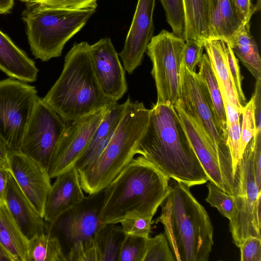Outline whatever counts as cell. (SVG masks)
<instances>
[{
  "label": "cell",
  "mask_w": 261,
  "mask_h": 261,
  "mask_svg": "<svg viewBox=\"0 0 261 261\" xmlns=\"http://www.w3.org/2000/svg\"><path fill=\"white\" fill-rule=\"evenodd\" d=\"M65 122H72L116 102L102 92L95 75L90 44L74 43L59 77L42 98Z\"/></svg>",
  "instance_id": "4"
},
{
  "label": "cell",
  "mask_w": 261,
  "mask_h": 261,
  "mask_svg": "<svg viewBox=\"0 0 261 261\" xmlns=\"http://www.w3.org/2000/svg\"><path fill=\"white\" fill-rule=\"evenodd\" d=\"M0 70L25 83L35 82L39 71L35 62L1 30Z\"/></svg>",
  "instance_id": "20"
},
{
  "label": "cell",
  "mask_w": 261,
  "mask_h": 261,
  "mask_svg": "<svg viewBox=\"0 0 261 261\" xmlns=\"http://www.w3.org/2000/svg\"><path fill=\"white\" fill-rule=\"evenodd\" d=\"M14 0H0V14H7L13 8Z\"/></svg>",
  "instance_id": "47"
},
{
  "label": "cell",
  "mask_w": 261,
  "mask_h": 261,
  "mask_svg": "<svg viewBox=\"0 0 261 261\" xmlns=\"http://www.w3.org/2000/svg\"><path fill=\"white\" fill-rule=\"evenodd\" d=\"M161 205L164 234L177 261H207L213 245V227L204 207L188 185L172 179Z\"/></svg>",
  "instance_id": "3"
},
{
  "label": "cell",
  "mask_w": 261,
  "mask_h": 261,
  "mask_svg": "<svg viewBox=\"0 0 261 261\" xmlns=\"http://www.w3.org/2000/svg\"><path fill=\"white\" fill-rule=\"evenodd\" d=\"M152 218L138 217L123 220L120 223L124 234L148 238Z\"/></svg>",
  "instance_id": "37"
},
{
  "label": "cell",
  "mask_w": 261,
  "mask_h": 261,
  "mask_svg": "<svg viewBox=\"0 0 261 261\" xmlns=\"http://www.w3.org/2000/svg\"><path fill=\"white\" fill-rule=\"evenodd\" d=\"M29 261H67L59 239L45 233L29 240Z\"/></svg>",
  "instance_id": "28"
},
{
  "label": "cell",
  "mask_w": 261,
  "mask_h": 261,
  "mask_svg": "<svg viewBox=\"0 0 261 261\" xmlns=\"http://www.w3.org/2000/svg\"><path fill=\"white\" fill-rule=\"evenodd\" d=\"M238 14L244 24L249 23L252 14L255 12L251 0H231Z\"/></svg>",
  "instance_id": "43"
},
{
  "label": "cell",
  "mask_w": 261,
  "mask_h": 261,
  "mask_svg": "<svg viewBox=\"0 0 261 261\" xmlns=\"http://www.w3.org/2000/svg\"><path fill=\"white\" fill-rule=\"evenodd\" d=\"M22 19L32 54L43 62L60 57L66 42L78 33L96 8L72 10L26 3Z\"/></svg>",
  "instance_id": "6"
},
{
  "label": "cell",
  "mask_w": 261,
  "mask_h": 261,
  "mask_svg": "<svg viewBox=\"0 0 261 261\" xmlns=\"http://www.w3.org/2000/svg\"><path fill=\"white\" fill-rule=\"evenodd\" d=\"M20 1H23V2H25L26 3H27L29 2V0H20Z\"/></svg>",
  "instance_id": "49"
},
{
  "label": "cell",
  "mask_w": 261,
  "mask_h": 261,
  "mask_svg": "<svg viewBox=\"0 0 261 261\" xmlns=\"http://www.w3.org/2000/svg\"><path fill=\"white\" fill-rule=\"evenodd\" d=\"M29 242L5 202H0V243L13 261H29Z\"/></svg>",
  "instance_id": "24"
},
{
  "label": "cell",
  "mask_w": 261,
  "mask_h": 261,
  "mask_svg": "<svg viewBox=\"0 0 261 261\" xmlns=\"http://www.w3.org/2000/svg\"><path fill=\"white\" fill-rule=\"evenodd\" d=\"M35 86L12 78L0 81V140L21 152L24 134L38 97Z\"/></svg>",
  "instance_id": "9"
},
{
  "label": "cell",
  "mask_w": 261,
  "mask_h": 261,
  "mask_svg": "<svg viewBox=\"0 0 261 261\" xmlns=\"http://www.w3.org/2000/svg\"><path fill=\"white\" fill-rule=\"evenodd\" d=\"M241 115L242 116V122L241 125V156H242L248 143L255 133L254 97L253 94H252L249 102L246 103L243 107L241 111Z\"/></svg>",
  "instance_id": "35"
},
{
  "label": "cell",
  "mask_w": 261,
  "mask_h": 261,
  "mask_svg": "<svg viewBox=\"0 0 261 261\" xmlns=\"http://www.w3.org/2000/svg\"><path fill=\"white\" fill-rule=\"evenodd\" d=\"M10 153L7 146L0 140V166L9 171Z\"/></svg>",
  "instance_id": "45"
},
{
  "label": "cell",
  "mask_w": 261,
  "mask_h": 261,
  "mask_svg": "<svg viewBox=\"0 0 261 261\" xmlns=\"http://www.w3.org/2000/svg\"><path fill=\"white\" fill-rule=\"evenodd\" d=\"M0 261H13L9 254L0 243Z\"/></svg>",
  "instance_id": "48"
},
{
  "label": "cell",
  "mask_w": 261,
  "mask_h": 261,
  "mask_svg": "<svg viewBox=\"0 0 261 261\" xmlns=\"http://www.w3.org/2000/svg\"><path fill=\"white\" fill-rule=\"evenodd\" d=\"M4 200L14 220L29 240L45 233L44 218L23 193L10 171Z\"/></svg>",
  "instance_id": "19"
},
{
  "label": "cell",
  "mask_w": 261,
  "mask_h": 261,
  "mask_svg": "<svg viewBox=\"0 0 261 261\" xmlns=\"http://www.w3.org/2000/svg\"><path fill=\"white\" fill-rule=\"evenodd\" d=\"M126 101L117 102L109 107L103 119L93 134L88 146L74 165L80 169L95 161L104 150L123 115Z\"/></svg>",
  "instance_id": "21"
},
{
  "label": "cell",
  "mask_w": 261,
  "mask_h": 261,
  "mask_svg": "<svg viewBox=\"0 0 261 261\" xmlns=\"http://www.w3.org/2000/svg\"><path fill=\"white\" fill-rule=\"evenodd\" d=\"M244 24L231 0H210V39L227 42Z\"/></svg>",
  "instance_id": "22"
},
{
  "label": "cell",
  "mask_w": 261,
  "mask_h": 261,
  "mask_svg": "<svg viewBox=\"0 0 261 261\" xmlns=\"http://www.w3.org/2000/svg\"><path fill=\"white\" fill-rule=\"evenodd\" d=\"M9 171L43 218L46 199L51 186L48 170L22 152H16L10 153Z\"/></svg>",
  "instance_id": "15"
},
{
  "label": "cell",
  "mask_w": 261,
  "mask_h": 261,
  "mask_svg": "<svg viewBox=\"0 0 261 261\" xmlns=\"http://www.w3.org/2000/svg\"><path fill=\"white\" fill-rule=\"evenodd\" d=\"M170 178L142 155L134 158L102 190L104 225L138 217L152 218L169 192Z\"/></svg>",
  "instance_id": "2"
},
{
  "label": "cell",
  "mask_w": 261,
  "mask_h": 261,
  "mask_svg": "<svg viewBox=\"0 0 261 261\" xmlns=\"http://www.w3.org/2000/svg\"><path fill=\"white\" fill-rule=\"evenodd\" d=\"M143 261H175L164 233L147 239Z\"/></svg>",
  "instance_id": "32"
},
{
  "label": "cell",
  "mask_w": 261,
  "mask_h": 261,
  "mask_svg": "<svg viewBox=\"0 0 261 261\" xmlns=\"http://www.w3.org/2000/svg\"><path fill=\"white\" fill-rule=\"evenodd\" d=\"M197 72L205 85L213 103L216 121L224 140L227 142L226 117L222 94L206 54L202 55Z\"/></svg>",
  "instance_id": "27"
},
{
  "label": "cell",
  "mask_w": 261,
  "mask_h": 261,
  "mask_svg": "<svg viewBox=\"0 0 261 261\" xmlns=\"http://www.w3.org/2000/svg\"><path fill=\"white\" fill-rule=\"evenodd\" d=\"M174 108L208 180L225 192L218 151L214 141L200 119L188 111L179 100Z\"/></svg>",
  "instance_id": "14"
},
{
  "label": "cell",
  "mask_w": 261,
  "mask_h": 261,
  "mask_svg": "<svg viewBox=\"0 0 261 261\" xmlns=\"http://www.w3.org/2000/svg\"><path fill=\"white\" fill-rule=\"evenodd\" d=\"M167 21L177 37L186 41V24L183 0H160Z\"/></svg>",
  "instance_id": "30"
},
{
  "label": "cell",
  "mask_w": 261,
  "mask_h": 261,
  "mask_svg": "<svg viewBox=\"0 0 261 261\" xmlns=\"http://www.w3.org/2000/svg\"><path fill=\"white\" fill-rule=\"evenodd\" d=\"M96 194L89 195L60 223V229L72 244L81 240L96 238L106 225L100 221L99 212L101 200Z\"/></svg>",
  "instance_id": "18"
},
{
  "label": "cell",
  "mask_w": 261,
  "mask_h": 261,
  "mask_svg": "<svg viewBox=\"0 0 261 261\" xmlns=\"http://www.w3.org/2000/svg\"><path fill=\"white\" fill-rule=\"evenodd\" d=\"M9 171L0 166V202H4V197L7 184Z\"/></svg>",
  "instance_id": "46"
},
{
  "label": "cell",
  "mask_w": 261,
  "mask_h": 261,
  "mask_svg": "<svg viewBox=\"0 0 261 261\" xmlns=\"http://www.w3.org/2000/svg\"><path fill=\"white\" fill-rule=\"evenodd\" d=\"M178 99L205 127L216 146L223 180L227 183L232 182L235 175L230 153L227 142L221 135L207 89L197 72L189 70L182 63L179 73Z\"/></svg>",
  "instance_id": "8"
},
{
  "label": "cell",
  "mask_w": 261,
  "mask_h": 261,
  "mask_svg": "<svg viewBox=\"0 0 261 261\" xmlns=\"http://www.w3.org/2000/svg\"><path fill=\"white\" fill-rule=\"evenodd\" d=\"M155 0H138L124 46L118 54L129 74L141 64L154 30L153 15Z\"/></svg>",
  "instance_id": "16"
},
{
  "label": "cell",
  "mask_w": 261,
  "mask_h": 261,
  "mask_svg": "<svg viewBox=\"0 0 261 261\" xmlns=\"http://www.w3.org/2000/svg\"><path fill=\"white\" fill-rule=\"evenodd\" d=\"M123 115L109 142L91 164L78 169L83 191L89 195L101 193L137 154V143L149 120V110L128 97Z\"/></svg>",
  "instance_id": "5"
},
{
  "label": "cell",
  "mask_w": 261,
  "mask_h": 261,
  "mask_svg": "<svg viewBox=\"0 0 261 261\" xmlns=\"http://www.w3.org/2000/svg\"><path fill=\"white\" fill-rule=\"evenodd\" d=\"M110 106L67 125L49 164L48 172L51 178L74 167Z\"/></svg>",
  "instance_id": "12"
},
{
  "label": "cell",
  "mask_w": 261,
  "mask_h": 261,
  "mask_svg": "<svg viewBox=\"0 0 261 261\" xmlns=\"http://www.w3.org/2000/svg\"><path fill=\"white\" fill-rule=\"evenodd\" d=\"M66 256L69 261H100L96 238L76 242Z\"/></svg>",
  "instance_id": "34"
},
{
  "label": "cell",
  "mask_w": 261,
  "mask_h": 261,
  "mask_svg": "<svg viewBox=\"0 0 261 261\" xmlns=\"http://www.w3.org/2000/svg\"><path fill=\"white\" fill-rule=\"evenodd\" d=\"M226 42L256 80H261V59L250 34V23L244 24Z\"/></svg>",
  "instance_id": "25"
},
{
  "label": "cell",
  "mask_w": 261,
  "mask_h": 261,
  "mask_svg": "<svg viewBox=\"0 0 261 261\" xmlns=\"http://www.w3.org/2000/svg\"><path fill=\"white\" fill-rule=\"evenodd\" d=\"M226 128L227 144L231 155L233 172L238 180L236 172L239 161L241 158L240 118L226 120Z\"/></svg>",
  "instance_id": "36"
},
{
  "label": "cell",
  "mask_w": 261,
  "mask_h": 261,
  "mask_svg": "<svg viewBox=\"0 0 261 261\" xmlns=\"http://www.w3.org/2000/svg\"><path fill=\"white\" fill-rule=\"evenodd\" d=\"M125 236L121 227L108 224L100 230L96 237L100 261H117L119 248Z\"/></svg>",
  "instance_id": "29"
},
{
  "label": "cell",
  "mask_w": 261,
  "mask_h": 261,
  "mask_svg": "<svg viewBox=\"0 0 261 261\" xmlns=\"http://www.w3.org/2000/svg\"><path fill=\"white\" fill-rule=\"evenodd\" d=\"M260 85L261 80H256L254 93V116L255 121V133L261 132L260 125Z\"/></svg>",
  "instance_id": "44"
},
{
  "label": "cell",
  "mask_w": 261,
  "mask_h": 261,
  "mask_svg": "<svg viewBox=\"0 0 261 261\" xmlns=\"http://www.w3.org/2000/svg\"><path fill=\"white\" fill-rule=\"evenodd\" d=\"M93 69L103 93L117 102L127 89L125 71L109 38L90 45Z\"/></svg>",
  "instance_id": "13"
},
{
  "label": "cell",
  "mask_w": 261,
  "mask_h": 261,
  "mask_svg": "<svg viewBox=\"0 0 261 261\" xmlns=\"http://www.w3.org/2000/svg\"><path fill=\"white\" fill-rule=\"evenodd\" d=\"M67 125L38 96L24 134L21 152L48 170L55 148Z\"/></svg>",
  "instance_id": "11"
},
{
  "label": "cell",
  "mask_w": 261,
  "mask_h": 261,
  "mask_svg": "<svg viewBox=\"0 0 261 261\" xmlns=\"http://www.w3.org/2000/svg\"><path fill=\"white\" fill-rule=\"evenodd\" d=\"M147 239L125 234L117 261H143Z\"/></svg>",
  "instance_id": "33"
},
{
  "label": "cell",
  "mask_w": 261,
  "mask_h": 261,
  "mask_svg": "<svg viewBox=\"0 0 261 261\" xmlns=\"http://www.w3.org/2000/svg\"><path fill=\"white\" fill-rule=\"evenodd\" d=\"M219 88L223 89L230 100L241 111L240 105L230 73L227 57V43L219 39H210L203 45Z\"/></svg>",
  "instance_id": "23"
},
{
  "label": "cell",
  "mask_w": 261,
  "mask_h": 261,
  "mask_svg": "<svg viewBox=\"0 0 261 261\" xmlns=\"http://www.w3.org/2000/svg\"><path fill=\"white\" fill-rule=\"evenodd\" d=\"M239 248L241 261H261V239L250 236L244 239Z\"/></svg>",
  "instance_id": "41"
},
{
  "label": "cell",
  "mask_w": 261,
  "mask_h": 261,
  "mask_svg": "<svg viewBox=\"0 0 261 261\" xmlns=\"http://www.w3.org/2000/svg\"><path fill=\"white\" fill-rule=\"evenodd\" d=\"M185 41L162 30L151 38L146 51L152 64L156 104L175 106L179 99V73Z\"/></svg>",
  "instance_id": "10"
},
{
  "label": "cell",
  "mask_w": 261,
  "mask_h": 261,
  "mask_svg": "<svg viewBox=\"0 0 261 261\" xmlns=\"http://www.w3.org/2000/svg\"><path fill=\"white\" fill-rule=\"evenodd\" d=\"M186 24V39L204 45L210 39V0H183Z\"/></svg>",
  "instance_id": "26"
},
{
  "label": "cell",
  "mask_w": 261,
  "mask_h": 261,
  "mask_svg": "<svg viewBox=\"0 0 261 261\" xmlns=\"http://www.w3.org/2000/svg\"><path fill=\"white\" fill-rule=\"evenodd\" d=\"M51 186L44 210L43 218L50 224L79 206L85 199L78 170L73 167L58 176Z\"/></svg>",
  "instance_id": "17"
},
{
  "label": "cell",
  "mask_w": 261,
  "mask_h": 261,
  "mask_svg": "<svg viewBox=\"0 0 261 261\" xmlns=\"http://www.w3.org/2000/svg\"><path fill=\"white\" fill-rule=\"evenodd\" d=\"M207 187L208 192L206 201L216 207L224 217L230 220L235 210L234 196L224 192L212 182L210 181Z\"/></svg>",
  "instance_id": "31"
},
{
  "label": "cell",
  "mask_w": 261,
  "mask_h": 261,
  "mask_svg": "<svg viewBox=\"0 0 261 261\" xmlns=\"http://www.w3.org/2000/svg\"><path fill=\"white\" fill-rule=\"evenodd\" d=\"M253 137L239 161L236 175L239 179L237 194L234 196L235 210L229 222L233 242L239 247L246 238H260L261 191L256 184L253 164Z\"/></svg>",
  "instance_id": "7"
},
{
  "label": "cell",
  "mask_w": 261,
  "mask_h": 261,
  "mask_svg": "<svg viewBox=\"0 0 261 261\" xmlns=\"http://www.w3.org/2000/svg\"><path fill=\"white\" fill-rule=\"evenodd\" d=\"M136 152L169 178L190 187L208 180L174 106L155 104L149 110Z\"/></svg>",
  "instance_id": "1"
},
{
  "label": "cell",
  "mask_w": 261,
  "mask_h": 261,
  "mask_svg": "<svg viewBox=\"0 0 261 261\" xmlns=\"http://www.w3.org/2000/svg\"><path fill=\"white\" fill-rule=\"evenodd\" d=\"M204 46L194 39L185 41L182 54V63L190 70L195 71L203 55Z\"/></svg>",
  "instance_id": "40"
},
{
  "label": "cell",
  "mask_w": 261,
  "mask_h": 261,
  "mask_svg": "<svg viewBox=\"0 0 261 261\" xmlns=\"http://www.w3.org/2000/svg\"><path fill=\"white\" fill-rule=\"evenodd\" d=\"M226 51L227 61L231 78L239 102L242 107H243L246 103V102L242 88L243 77L241 74L239 61L232 49L227 43Z\"/></svg>",
  "instance_id": "38"
},
{
  "label": "cell",
  "mask_w": 261,
  "mask_h": 261,
  "mask_svg": "<svg viewBox=\"0 0 261 261\" xmlns=\"http://www.w3.org/2000/svg\"><path fill=\"white\" fill-rule=\"evenodd\" d=\"M98 0H29L27 3H36L48 7L77 10L97 8Z\"/></svg>",
  "instance_id": "39"
},
{
  "label": "cell",
  "mask_w": 261,
  "mask_h": 261,
  "mask_svg": "<svg viewBox=\"0 0 261 261\" xmlns=\"http://www.w3.org/2000/svg\"><path fill=\"white\" fill-rule=\"evenodd\" d=\"M261 132L254 134L253 149V164L254 176L257 188L260 190L261 184Z\"/></svg>",
  "instance_id": "42"
}]
</instances>
